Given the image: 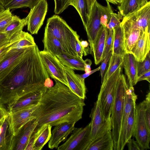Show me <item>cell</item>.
Here are the masks:
<instances>
[{
  "label": "cell",
  "mask_w": 150,
  "mask_h": 150,
  "mask_svg": "<svg viewBox=\"0 0 150 150\" xmlns=\"http://www.w3.org/2000/svg\"><path fill=\"white\" fill-rule=\"evenodd\" d=\"M11 39H10L4 33H0V48L10 42Z\"/></svg>",
  "instance_id": "c3c4849f"
},
{
  "label": "cell",
  "mask_w": 150,
  "mask_h": 150,
  "mask_svg": "<svg viewBox=\"0 0 150 150\" xmlns=\"http://www.w3.org/2000/svg\"><path fill=\"white\" fill-rule=\"evenodd\" d=\"M123 16L119 12L117 13L113 12L111 14L110 21L107 24L106 28L108 30L112 29L115 27L119 25L121 23Z\"/></svg>",
  "instance_id": "b9f144b4"
},
{
  "label": "cell",
  "mask_w": 150,
  "mask_h": 150,
  "mask_svg": "<svg viewBox=\"0 0 150 150\" xmlns=\"http://www.w3.org/2000/svg\"><path fill=\"white\" fill-rule=\"evenodd\" d=\"M45 89L31 92L23 95L8 108L7 110V113H12L28 107L38 105L42 94Z\"/></svg>",
  "instance_id": "2e32d148"
},
{
  "label": "cell",
  "mask_w": 150,
  "mask_h": 150,
  "mask_svg": "<svg viewBox=\"0 0 150 150\" xmlns=\"http://www.w3.org/2000/svg\"><path fill=\"white\" fill-rule=\"evenodd\" d=\"M43 42L44 45L43 50L48 52L54 56L57 57L62 54L67 53L59 41L45 30Z\"/></svg>",
  "instance_id": "d4e9b609"
},
{
  "label": "cell",
  "mask_w": 150,
  "mask_h": 150,
  "mask_svg": "<svg viewBox=\"0 0 150 150\" xmlns=\"http://www.w3.org/2000/svg\"><path fill=\"white\" fill-rule=\"evenodd\" d=\"M112 50L104 58L100 66V75L101 78V83H102L104 77V73L107 64L112 54Z\"/></svg>",
  "instance_id": "bcb514c9"
},
{
  "label": "cell",
  "mask_w": 150,
  "mask_h": 150,
  "mask_svg": "<svg viewBox=\"0 0 150 150\" xmlns=\"http://www.w3.org/2000/svg\"><path fill=\"white\" fill-rule=\"evenodd\" d=\"M127 144L129 150H141L137 142L134 139H130L127 142Z\"/></svg>",
  "instance_id": "7dc6e473"
},
{
  "label": "cell",
  "mask_w": 150,
  "mask_h": 150,
  "mask_svg": "<svg viewBox=\"0 0 150 150\" xmlns=\"http://www.w3.org/2000/svg\"><path fill=\"white\" fill-rule=\"evenodd\" d=\"M146 80L149 83L150 82V70L149 71L138 76L137 79V82L139 81Z\"/></svg>",
  "instance_id": "f907efd6"
},
{
  "label": "cell",
  "mask_w": 150,
  "mask_h": 150,
  "mask_svg": "<svg viewBox=\"0 0 150 150\" xmlns=\"http://www.w3.org/2000/svg\"><path fill=\"white\" fill-rule=\"evenodd\" d=\"M137 66L138 77L150 70V52L147 54L145 58L142 62L137 61Z\"/></svg>",
  "instance_id": "60d3db41"
},
{
  "label": "cell",
  "mask_w": 150,
  "mask_h": 150,
  "mask_svg": "<svg viewBox=\"0 0 150 150\" xmlns=\"http://www.w3.org/2000/svg\"><path fill=\"white\" fill-rule=\"evenodd\" d=\"M70 5L74 6L77 11L85 28L88 18L86 13L85 0H70Z\"/></svg>",
  "instance_id": "e575fe53"
},
{
  "label": "cell",
  "mask_w": 150,
  "mask_h": 150,
  "mask_svg": "<svg viewBox=\"0 0 150 150\" xmlns=\"http://www.w3.org/2000/svg\"><path fill=\"white\" fill-rule=\"evenodd\" d=\"M45 30L59 41L67 54L78 57L72 49L70 43L71 37L77 32L73 30L60 16L54 15L49 18Z\"/></svg>",
  "instance_id": "277c9868"
},
{
  "label": "cell",
  "mask_w": 150,
  "mask_h": 150,
  "mask_svg": "<svg viewBox=\"0 0 150 150\" xmlns=\"http://www.w3.org/2000/svg\"><path fill=\"white\" fill-rule=\"evenodd\" d=\"M48 9L46 0H40L26 17L28 20L27 29L32 34H37L43 24Z\"/></svg>",
  "instance_id": "30bf717a"
},
{
  "label": "cell",
  "mask_w": 150,
  "mask_h": 150,
  "mask_svg": "<svg viewBox=\"0 0 150 150\" xmlns=\"http://www.w3.org/2000/svg\"><path fill=\"white\" fill-rule=\"evenodd\" d=\"M54 12L56 14L61 13L70 5V0H54Z\"/></svg>",
  "instance_id": "7bdbcfd3"
},
{
  "label": "cell",
  "mask_w": 150,
  "mask_h": 150,
  "mask_svg": "<svg viewBox=\"0 0 150 150\" xmlns=\"http://www.w3.org/2000/svg\"><path fill=\"white\" fill-rule=\"evenodd\" d=\"M27 23L28 20L26 17L21 19L17 16L13 15L11 21L3 33L11 39L22 30L24 27L27 25Z\"/></svg>",
  "instance_id": "4dcf8cb0"
},
{
  "label": "cell",
  "mask_w": 150,
  "mask_h": 150,
  "mask_svg": "<svg viewBox=\"0 0 150 150\" xmlns=\"http://www.w3.org/2000/svg\"><path fill=\"white\" fill-rule=\"evenodd\" d=\"M86 4V13L89 17L93 6L96 0H85Z\"/></svg>",
  "instance_id": "681fc988"
},
{
  "label": "cell",
  "mask_w": 150,
  "mask_h": 150,
  "mask_svg": "<svg viewBox=\"0 0 150 150\" xmlns=\"http://www.w3.org/2000/svg\"><path fill=\"white\" fill-rule=\"evenodd\" d=\"M64 66L73 70L84 71L85 62L82 58L64 53L57 57Z\"/></svg>",
  "instance_id": "83f0119b"
},
{
  "label": "cell",
  "mask_w": 150,
  "mask_h": 150,
  "mask_svg": "<svg viewBox=\"0 0 150 150\" xmlns=\"http://www.w3.org/2000/svg\"><path fill=\"white\" fill-rule=\"evenodd\" d=\"M132 136L136 138L141 150L150 149V129L145 118L144 101L136 105L135 121Z\"/></svg>",
  "instance_id": "8992f818"
},
{
  "label": "cell",
  "mask_w": 150,
  "mask_h": 150,
  "mask_svg": "<svg viewBox=\"0 0 150 150\" xmlns=\"http://www.w3.org/2000/svg\"><path fill=\"white\" fill-rule=\"evenodd\" d=\"M55 85L46 88L33 115L36 119L37 129L45 125L52 127L65 122H77L82 118L84 100L69 88L54 79Z\"/></svg>",
  "instance_id": "7a4b0ae2"
},
{
  "label": "cell",
  "mask_w": 150,
  "mask_h": 150,
  "mask_svg": "<svg viewBox=\"0 0 150 150\" xmlns=\"http://www.w3.org/2000/svg\"><path fill=\"white\" fill-rule=\"evenodd\" d=\"M100 66L99 67H98L97 68L93 70H91L89 72L87 73H85V74H77V75L80 78L83 79H85L86 77L94 73V72L99 71L100 70Z\"/></svg>",
  "instance_id": "816d5d0a"
},
{
  "label": "cell",
  "mask_w": 150,
  "mask_h": 150,
  "mask_svg": "<svg viewBox=\"0 0 150 150\" xmlns=\"http://www.w3.org/2000/svg\"><path fill=\"white\" fill-rule=\"evenodd\" d=\"M20 32L13 37L10 42L4 45L0 48V61L4 57L13 44L19 39L20 37Z\"/></svg>",
  "instance_id": "ee69618b"
},
{
  "label": "cell",
  "mask_w": 150,
  "mask_h": 150,
  "mask_svg": "<svg viewBox=\"0 0 150 150\" xmlns=\"http://www.w3.org/2000/svg\"><path fill=\"white\" fill-rule=\"evenodd\" d=\"M4 118V117H3ZM3 118L0 121V125L1 124L2 122Z\"/></svg>",
  "instance_id": "94428289"
},
{
  "label": "cell",
  "mask_w": 150,
  "mask_h": 150,
  "mask_svg": "<svg viewBox=\"0 0 150 150\" xmlns=\"http://www.w3.org/2000/svg\"><path fill=\"white\" fill-rule=\"evenodd\" d=\"M114 142L111 125L91 140L86 150H113Z\"/></svg>",
  "instance_id": "e0dca14e"
},
{
  "label": "cell",
  "mask_w": 150,
  "mask_h": 150,
  "mask_svg": "<svg viewBox=\"0 0 150 150\" xmlns=\"http://www.w3.org/2000/svg\"><path fill=\"white\" fill-rule=\"evenodd\" d=\"M90 122L84 128H75L70 137L57 148L58 150H86L91 141Z\"/></svg>",
  "instance_id": "ba28073f"
},
{
  "label": "cell",
  "mask_w": 150,
  "mask_h": 150,
  "mask_svg": "<svg viewBox=\"0 0 150 150\" xmlns=\"http://www.w3.org/2000/svg\"><path fill=\"white\" fill-rule=\"evenodd\" d=\"M96 2L99 10L100 24L106 27L110 19L111 14L113 12L111 6L107 1H106L107 5L106 6L102 5L96 0Z\"/></svg>",
  "instance_id": "d6a6232c"
},
{
  "label": "cell",
  "mask_w": 150,
  "mask_h": 150,
  "mask_svg": "<svg viewBox=\"0 0 150 150\" xmlns=\"http://www.w3.org/2000/svg\"><path fill=\"white\" fill-rule=\"evenodd\" d=\"M28 47L18 49L11 47L9 50L0 61V79L18 63Z\"/></svg>",
  "instance_id": "9a60e30c"
},
{
  "label": "cell",
  "mask_w": 150,
  "mask_h": 150,
  "mask_svg": "<svg viewBox=\"0 0 150 150\" xmlns=\"http://www.w3.org/2000/svg\"><path fill=\"white\" fill-rule=\"evenodd\" d=\"M136 101H134L128 118L126 132V141L127 142L132 136L135 121V108Z\"/></svg>",
  "instance_id": "8d00e7d4"
},
{
  "label": "cell",
  "mask_w": 150,
  "mask_h": 150,
  "mask_svg": "<svg viewBox=\"0 0 150 150\" xmlns=\"http://www.w3.org/2000/svg\"><path fill=\"white\" fill-rule=\"evenodd\" d=\"M113 29L114 39L112 54L123 57L126 52L123 28L120 25Z\"/></svg>",
  "instance_id": "4316f807"
},
{
  "label": "cell",
  "mask_w": 150,
  "mask_h": 150,
  "mask_svg": "<svg viewBox=\"0 0 150 150\" xmlns=\"http://www.w3.org/2000/svg\"><path fill=\"white\" fill-rule=\"evenodd\" d=\"M123 61V57L117 55H111L109 60L108 67L104 74L101 84L105 83L119 67L122 66Z\"/></svg>",
  "instance_id": "1f68e13d"
},
{
  "label": "cell",
  "mask_w": 150,
  "mask_h": 150,
  "mask_svg": "<svg viewBox=\"0 0 150 150\" xmlns=\"http://www.w3.org/2000/svg\"><path fill=\"white\" fill-rule=\"evenodd\" d=\"M121 68L122 66L119 67L105 83L101 84L98 96L102 112L106 120L110 118L116 85L121 74Z\"/></svg>",
  "instance_id": "5b68a950"
},
{
  "label": "cell",
  "mask_w": 150,
  "mask_h": 150,
  "mask_svg": "<svg viewBox=\"0 0 150 150\" xmlns=\"http://www.w3.org/2000/svg\"><path fill=\"white\" fill-rule=\"evenodd\" d=\"M40 54L43 65L49 76L69 88L62 64L57 57L43 50L40 51Z\"/></svg>",
  "instance_id": "9c48e42d"
},
{
  "label": "cell",
  "mask_w": 150,
  "mask_h": 150,
  "mask_svg": "<svg viewBox=\"0 0 150 150\" xmlns=\"http://www.w3.org/2000/svg\"><path fill=\"white\" fill-rule=\"evenodd\" d=\"M13 0H0V4L4 7Z\"/></svg>",
  "instance_id": "9f6ffc18"
},
{
  "label": "cell",
  "mask_w": 150,
  "mask_h": 150,
  "mask_svg": "<svg viewBox=\"0 0 150 150\" xmlns=\"http://www.w3.org/2000/svg\"><path fill=\"white\" fill-rule=\"evenodd\" d=\"M150 32H144L131 50L130 53L138 62H142L150 52Z\"/></svg>",
  "instance_id": "603a6c76"
},
{
  "label": "cell",
  "mask_w": 150,
  "mask_h": 150,
  "mask_svg": "<svg viewBox=\"0 0 150 150\" xmlns=\"http://www.w3.org/2000/svg\"><path fill=\"white\" fill-rule=\"evenodd\" d=\"M45 86L47 88L51 87L53 86V82L50 77L47 78L44 83Z\"/></svg>",
  "instance_id": "db71d44e"
},
{
  "label": "cell",
  "mask_w": 150,
  "mask_h": 150,
  "mask_svg": "<svg viewBox=\"0 0 150 150\" xmlns=\"http://www.w3.org/2000/svg\"><path fill=\"white\" fill-rule=\"evenodd\" d=\"M122 28L126 53H130L133 47L144 32L139 29Z\"/></svg>",
  "instance_id": "f546056e"
},
{
  "label": "cell",
  "mask_w": 150,
  "mask_h": 150,
  "mask_svg": "<svg viewBox=\"0 0 150 150\" xmlns=\"http://www.w3.org/2000/svg\"><path fill=\"white\" fill-rule=\"evenodd\" d=\"M108 33L106 27L101 25L93 45V53L95 63L97 65L102 61L105 42Z\"/></svg>",
  "instance_id": "cb8c5ba5"
},
{
  "label": "cell",
  "mask_w": 150,
  "mask_h": 150,
  "mask_svg": "<svg viewBox=\"0 0 150 150\" xmlns=\"http://www.w3.org/2000/svg\"><path fill=\"white\" fill-rule=\"evenodd\" d=\"M69 86V88L75 94L84 100L86 97V88L85 79H82L73 70L62 65Z\"/></svg>",
  "instance_id": "d6986e66"
},
{
  "label": "cell",
  "mask_w": 150,
  "mask_h": 150,
  "mask_svg": "<svg viewBox=\"0 0 150 150\" xmlns=\"http://www.w3.org/2000/svg\"><path fill=\"white\" fill-rule=\"evenodd\" d=\"M4 9H5L4 7L0 4V11H3Z\"/></svg>",
  "instance_id": "91938a15"
},
{
  "label": "cell",
  "mask_w": 150,
  "mask_h": 150,
  "mask_svg": "<svg viewBox=\"0 0 150 150\" xmlns=\"http://www.w3.org/2000/svg\"><path fill=\"white\" fill-rule=\"evenodd\" d=\"M106 1L112 4H120L122 0H105Z\"/></svg>",
  "instance_id": "680465c9"
},
{
  "label": "cell",
  "mask_w": 150,
  "mask_h": 150,
  "mask_svg": "<svg viewBox=\"0 0 150 150\" xmlns=\"http://www.w3.org/2000/svg\"><path fill=\"white\" fill-rule=\"evenodd\" d=\"M90 117L91 118V137L92 140L99 133L111 125V121L110 118L107 120L105 119L98 99L91 110Z\"/></svg>",
  "instance_id": "7c38bea8"
},
{
  "label": "cell",
  "mask_w": 150,
  "mask_h": 150,
  "mask_svg": "<svg viewBox=\"0 0 150 150\" xmlns=\"http://www.w3.org/2000/svg\"><path fill=\"white\" fill-rule=\"evenodd\" d=\"M137 99V96L134 93L133 86L128 87L126 91L125 103L122 119L120 137L121 150L124 149L127 144L126 132L127 120L133 103Z\"/></svg>",
  "instance_id": "ac0fdd59"
},
{
  "label": "cell",
  "mask_w": 150,
  "mask_h": 150,
  "mask_svg": "<svg viewBox=\"0 0 150 150\" xmlns=\"http://www.w3.org/2000/svg\"><path fill=\"white\" fill-rule=\"evenodd\" d=\"M101 25L99 10L95 1L89 16L86 25L84 28L87 33L90 46V54L92 53L93 47Z\"/></svg>",
  "instance_id": "4fadbf2b"
},
{
  "label": "cell",
  "mask_w": 150,
  "mask_h": 150,
  "mask_svg": "<svg viewBox=\"0 0 150 150\" xmlns=\"http://www.w3.org/2000/svg\"><path fill=\"white\" fill-rule=\"evenodd\" d=\"M36 45L28 47L20 61L0 79V108L7 112L8 108L23 95L42 90L50 76Z\"/></svg>",
  "instance_id": "6da1fadb"
},
{
  "label": "cell",
  "mask_w": 150,
  "mask_h": 150,
  "mask_svg": "<svg viewBox=\"0 0 150 150\" xmlns=\"http://www.w3.org/2000/svg\"><path fill=\"white\" fill-rule=\"evenodd\" d=\"M76 122H65L55 125L51 132V137L48 147L51 149L57 148L60 144L65 141L74 129Z\"/></svg>",
  "instance_id": "5bb4252c"
},
{
  "label": "cell",
  "mask_w": 150,
  "mask_h": 150,
  "mask_svg": "<svg viewBox=\"0 0 150 150\" xmlns=\"http://www.w3.org/2000/svg\"><path fill=\"white\" fill-rule=\"evenodd\" d=\"M137 61L132 54L126 53L125 54L122 66L127 78L128 87L133 86L137 83Z\"/></svg>",
  "instance_id": "7402d4cb"
},
{
  "label": "cell",
  "mask_w": 150,
  "mask_h": 150,
  "mask_svg": "<svg viewBox=\"0 0 150 150\" xmlns=\"http://www.w3.org/2000/svg\"><path fill=\"white\" fill-rule=\"evenodd\" d=\"M144 103V113L146 122L150 129V93L149 91L146 95Z\"/></svg>",
  "instance_id": "f6af8a7d"
},
{
  "label": "cell",
  "mask_w": 150,
  "mask_h": 150,
  "mask_svg": "<svg viewBox=\"0 0 150 150\" xmlns=\"http://www.w3.org/2000/svg\"><path fill=\"white\" fill-rule=\"evenodd\" d=\"M120 25L122 28L139 29L150 32V1L140 9L123 17Z\"/></svg>",
  "instance_id": "52a82bcc"
},
{
  "label": "cell",
  "mask_w": 150,
  "mask_h": 150,
  "mask_svg": "<svg viewBox=\"0 0 150 150\" xmlns=\"http://www.w3.org/2000/svg\"><path fill=\"white\" fill-rule=\"evenodd\" d=\"M149 1L148 0H122L117 8L123 17L141 8Z\"/></svg>",
  "instance_id": "f1b7e54d"
},
{
  "label": "cell",
  "mask_w": 150,
  "mask_h": 150,
  "mask_svg": "<svg viewBox=\"0 0 150 150\" xmlns=\"http://www.w3.org/2000/svg\"><path fill=\"white\" fill-rule=\"evenodd\" d=\"M36 45L32 35L22 30L20 32L19 39L13 44L12 48L20 49L34 46Z\"/></svg>",
  "instance_id": "836d02e7"
},
{
  "label": "cell",
  "mask_w": 150,
  "mask_h": 150,
  "mask_svg": "<svg viewBox=\"0 0 150 150\" xmlns=\"http://www.w3.org/2000/svg\"><path fill=\"white\" fill-rule=\"evenodd\" d=\"M13 136L10 116L7 113L0 125V150H11Z\"/></svg>",
  "instance_id": "44dd1931"
},
{
  "label": "cell",
  "mask_w": 150,
  "mask_h": 150,
  "mask_svg": "<svg viewBox=\"0 0 150 150\" xmlns=\"http://www.w3.org/2000/svg\"><path fill=\"white\" fill-rule=\"evenodd\" d=\"M84 61L85 64L84 71L85 73H87L91 71V66L92 64V62L89 59H87Z\"/></svg>",
  "instance_id": "f5cc1de1"
},
{
  "label": "cell",
  "mask_w": 150,
  "mask_h": 150,
  "mask_svg": "<svg viewBox=\"0 0 150 150\" xmlns=\"http://www.w3.org/2000/svg\"><path fill=\"white\" fill-rule=\"evenodd\" d=\"M128 84L125 76L121 74L116 86L110 116L111 131L114 142L113 150H121L120 137L126 91Z\"/></svg>",
  "instance_id": "3957f363"
},
{
  "label": "cell",
  "mask_w": 150,
  "mask_h": 150,
  "mask_svg": "<svg viewBox=\"0 0 150 150\" xmlns=\"http://www.w3.org/2000/svg\"><path fill=\"white\" fill-rule=\"evenodd\" d=\"M7 113L3 109L0 108V121L4 117Z\"/></svg>",
  "instance_id": "6f0895ef"
},
{
  "label": "cell",
  "mask_w": 150,
  "mask_h": 150,
  "mask_svg": "<svg viewBox=\"0 0 150 150\" xmlns=\"http://www.w3.org/2000/svg\"><path fill=\"white\" fill-rule=\"evenodd\" d=\"M52 126L49 125H44L35 128V136L33 145V150H40L50 140L52 135Z\"/></svg>",
  "instance_id": "484cf974"
},
{
  "label": "cell",
  "mask_w": 150,
  "mask_h": 150,
  "mask_svg": "<svg viewBox=\"0 0 150 150\" xmlns=\"http://www.w3.org/2000/svg\"><path fill=\"white\" fill-rule=\"evenodd\" d=\"M13 16L10 10L8 8L5 9L0 11V33H3L11 21Z\"/></svg>",
  "instance_id": "f35d334b"
},
{
  "label": "cell",
  "mask_w": 150,
  "mask_h": 150,
  "mask_svg": "<svg viewBox=\"0 0 150 150\" xmlns=\"http://www.w3.org/2000/svg\"><path fill=\"white\" fill-rule=\"evenodd\" d=\"M113 39L114 31L112 29V30H108V34L105 42L102 60L112 50Z\"/></svg>",
  "instance_id": "ab89813d"
},
{
  "label": "cell",
  "mask_w": 150,
  "mask_h": 150,
  "mask_svg": "<svg viewBox=\"0 0 150 150\" xmlns=\"http://www.w3.org/2000/svg\"><path fill=\"white\" fill-rule=\"evenodd\" d=\"M79 38V36L77 33H76L71 37L70 43L71 47L74 52L78 57L82 59L83 55L86 56L87 54L86 50L81 47Z\"/></svg>",
  "instance_id": "74e56055"
},
{
  "label": "cell",
  "mask_w": 150,
  "mask_h": 150,
  "mask_svg": "<svg viewBox=\"0 0 150 150\" xmlns=\"http://www.w3.org/2000/svg\"><path fill=\"white\" fill-rule=\"evenodd\" d=\"M38 125L35 118L22 127L14 135L11 150H25L29 139Z\"/></svg>",
  "instance_id": "8fae6325"
},
{
  "label": "cell",
  "mask_w": 150,
  "mask_h": 150,
  "mask_svg": "<svg viewBox=\"0 0 150 150\" xmlns=\"http://www.w3.org/2000/svg\"><path fill=\"white\" fill-rule=\"evenodd\" d=\"M80 44L83 48L86 50V48L87 47L88 45V43L86 40H82L80 41Z\"/></svg>",
  "instance_id": "11a10c76"
},
{
  "label": "cell",
  "mask_w": 150,
  "mask_h": 150,
  "mask_svg": "<svg viewBox=\"0 0 150 150\" xmlns=\"http://www.w3.org/2000/svg\"><path fill=\"white\" fill-rule=\"evenodd\" d=\"M40 0H13L4 7L10 10L24 7L33 8Z\"/></svg>",
  "instance_id": "d590c367"
},
{
  "label": "cell",
  "mask_w": 150,
  "mask_h": 150,
  "mask_svg": "<svg viewBox=\"0 0 150 150\" xmlns=\"http://www.w3.org/2000/svg\"><path fill=\"white\" fill-rule=\"evenodd\" d=\"M38 105L12 113H9L10 116L11 124L14 135L17 134L20 129L23 125L35 118L33 114Z\"/></svg>",
  "instance_id": "ffe728a7"
}]
</instances>
